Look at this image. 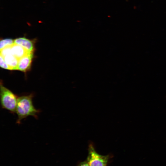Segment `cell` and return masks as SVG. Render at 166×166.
Segmentation results:
<instances>
[{"label":"cell","mask_w":166,"mask_h":166,"mask_svg":"<svg viewBox=\"0 0 166 166\" xmlns=\"http://www.w3.org/2000/svg\"><path fill=\"white\" fill-rule=\"evenodd\" d=\"M33 94H30L18 97L15 113L18 116L17 123L20 124L21 120L29 116L37 118L40 110L34 106L32 99Z\"/></svg>","instance_id":"6da1fadb"},{"label":"cell","mask_w":166,"mask_h":166,"mask_svg":"<svg viewBox=\"0 0 166 166\" xmlns=\"http://www.w3.org/2000/svg\"><path fill=\"white\" fill-rule=\"evenodd\" d=\"M0 102L2 109L7 110L11 113H15L18 97L11 90L0 85Z\"/></svg>","instance_id":"7a4b0ae2"},{"label":"cell","mask_w":166,"mask_h":166,"mask_svg":"<svg viewBox=\"0 0 166 166\" xmlns=\"http://www.w3.org/2000/svg\"><path fill=\"white\" fill-rule=\"evenodd\" d=\"M86 161L89 166H107L109 155H102L96 151L93 144H89Z\"/></svg>","instance_id":"3957f363"},{"label":"cell","mask_w":166,"mask_h":166,"mask_svg":"<svg viewBox=\"0 0 166 166\" xmlns=\"http://www.w3.org/2000/svg\"><path fill=\"white\" fill-rule=\"evenodd\" d=\"M33 52H29L19 59L17 70L26 72L30 69L33 57Z\"/></svg>","instance_id":"277c9868"},{"label":"cell","mask_w":166,"mask_h":166,"mask_svg":"<svg viewBox=\"0 0 166 166\" xmlns=\"http://www.w3.org/2000/svg\"><path fill=\"white\" fill-rule=\"evenodd\" d=\"M34 42L25 37L19 38L14 40V43L21 46L29 52H34Z\"/></svg>","instance_id":"5b68a950"},{"label":"cell","mask_w":166,"mask_h":166,"mask_svg":"<svg viewBox=\"0 0 166 166\" xmlns=\"http://www.w3.org/2000/svg\"><path fill=\"white\" fill-rule=\"evenodd\" d=\"M10 47L11 53L18 59L29 52L21 46L15 43L11 45Z\"/></svg>","instance_id":"8992f818"},{"label":"cell","mask_w":166,"mask_h":166,"mask_svg":"<svg viewBox=\"0 0 166 166\" xmlns=\"http://www.w3.org/2000/svg\"><path fill=\"white\" fill-rule=\"evenodd\" d=\"M3 57L9 67L10 70L17 69L19 60L18 59L11 53L6 55Z\"/></svg>","instance_id":"52a82bcc"},{"label":"cell","mask_w":166,"mask_h":166,"mask_svg":"<svg viewBox=\"0 0 166 166\" xmlns=\"http://www.w3.org/2000/svg\"><path fill=\"white\" fill-rule=\"evenodd\" d=\"M14 44V40L10 38H6L1 40L0 42V49L12 45Z\"/></svg>","instance_id":"ba28073f"},{"label":"cell","mask_w":166,"mask_h":166,"mask_svg":"<svg viewBox=\"0 0 166 166\" xmlns=\"http://www.w3.org/2000/svg\"><path fill=\"white\" fill-rule=\"evenodd\" d=\"M0 66L3 69L10 70V69L5 61L3 57L1 55L0 56Z\"/></svg>","instance_id":"9c48e42d"},{"label":"cell","mask_w":166,"mask_h":166,"mask_svg":"<svg viewBox=\"0 0 166 166\" xmlns=\"http://www.w3.org/2000/svg\"><path fill=\"white\" fill-rule=\"evenodd\" d=\"M76 166H89V165L86 160L80 162Z\"/></svg>","instance_id":"30bf717a"}]
</instances>
